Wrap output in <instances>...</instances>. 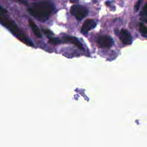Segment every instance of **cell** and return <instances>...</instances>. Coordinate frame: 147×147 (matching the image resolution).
<instances>
[{
	"label": "cell",
	"instance_id": "cell-1",
	"mask_svg": "<svg viewBox=\"0 0 147 147\" xmlns=\"http://www.w3.org/2000/svg\"><path fill=\"white\" fill-rule=\"evenodd\" d=\"M53 4L49 1H44L34 3L28 9L29 13L36 19L41 21L47 20L54 10Z\"/></svg>",
	"mask_w": 147,
	"mask_h": 147
},
{
	"label": "cell",
	"instance_id": "cell-2",
	"mask_svg": "<svg viewBox=\"0 0 147 147\" xmlns=\"http://www.w3.org/2000/svg\"><path fill=\"white\" fill-rule=\"evenodd\" d=\"M0 24L9 29L22 42L30 46L33 45L32 41L18 28L15 22L5 14H0Z\"/></svg>",
	"mask_w": 147,
	"mask_h": 147
},
{
	"label": "cell",
	"instance_id": "cell-3",
	"mask_svg": "<svg viewBox=\"0 0 147 147\" xmlns=\"http://www.w3.org/2000/svg\"><path fill=\"white\" fill-rule=\"evenodd\" d=\"M70 11L78 20H82L86 17L88 13V10L86 7L78 5H73L71 7Z\"/></svg>",
	"mask_w": 147,
	"mask_h": 147
},
{
	"label": "cell",
	"instance_id": "cell-4",
	"mask_svg": "<svg viewBox=\"0 0 147 147\" xmlns=\"http://www.w3.org/2000/svg\"><path fill=\"white\" fill-rule=\"evenodd\" d=\"M98 43L102 47L110 48L113 44V40L108 36H100L98 39Z\"/></svg>",
	"mask_w": 147,
	"mask_h": 147
},
{
	"label": "cell",
	"instance_id": "cell-5",
	"mask_svg": "<svg viewBox=\"0 0 147 147\" xmlns=\"http://www.w3.org/2000/svg\"><path fill=\"white\" fill-rule=\"evenodd\" d=\"M96 26V22L94 20L88 19L86 20L81 28V32L83 34L87 33L89 30L94 28Z\"/></svg>",
	"mask_w": 147,
	"mask_h": 147
},
{
	"label": "cell",
	"instance_id": "cell-6",
	"mask_svg": "<svg viewBox=\"0 0 147 147\" xmlns=\"http://www.w3.org/2000/svg\"><path fill=\"white\" fill-rule=\"evenodd\" d=\"M120 37L123 44L126 45L131 44L132 41L131 36L127 30H125L124 29H121L120 32Z\"/></svg>",
	"mask_w": 147,
	"mask_h": 147
},
{
	"label": "cell",
	"instance_id": "cell-7",
	"mask_svg": "<svg viewBox=\"0 0 147 147\" xmlns=\"http://www.w3.org/2000/svg\"><path fill=\"white\" fill-rule=\"evenodd\" d=\"M29 24L30 27L31 28L32 30L33 31L34 34L38 38H41L42 37V34L38 28V26L36 25V24L34 23L33 21L29 19Z\"/></svg>",
	"mask_w": 147,
	"mask_h": 147
},
{
	"label": "cell",
	"instance_id": "cell-8",
	"mask_svg": "<svg viewBox=\"0 0 147 147\" xmlns=\"http://www.w3.org/2000/svg\"><path fill=\"white\" fill-rule=\"evenodd\" d=\"M64 41H69V42L75 44L76 46H77L80 49H82V48H83L82 44L79 41V40L76 38H75L74 37L66 36L64 38Z\"/></svg>",
	"mask_w": 147,
	"mask_h": 147
},
{
	"label": "cell",
	"instance_id": "cell-9",
	"mask_svg": "<svg viewBox=\"0 0 147 147\" xmlns=\"http://www.w3.org/2000/svg\"><path fill=\"white\" fill-rule=\"evenodd\" d=\"M49 42L53 45H57L61 43V40L57 38H50Z\"/></svg>",
	"mask_w": 147,
	"mask_h": 147
},
{
	"label": "cell",
	"instance_id": "cell-10",
	"mask_svg": "<svg viewBox=\"0 0 147 147\" xmlns=\"http://www.w3.org/2000/svg\"><path fill=\"white\" fill-rule=\"evenodd\" d=\"M140 31L143 34H147V28L142 23L140 24Z\"/></svg>",
	"mask_w": 147,
	"mask_h": 147
},
{
	"label": "cell",
	"instance_id": "cell-11",
	"mask_svg": "<svg viewBox=\"0 0 147 147\" xmlns=\"http://www.w3.org/2000/svg\"><path fill=\"white\" fill-rule=\"evenodd\" d=\"M140 15L144 17H147V2L146 3V4L144 5V7L142 8L141 11L140 12Z\"/></svg>",
	"mask_w": 147,
	"mask_h": 147
},
{
	"label": "cell",
	"instance_id": "cell-12",
	"mask_svg": "<svg viewBox=\"0 0 147 147\" xmlns=\"http://www.w3.org/2000/svg\"><path fill=\"white\" fill-rule=\"evenodd\" d=\"M142 1V0H138L137 3L135 4V5H134V11L136 12L137 11L139 10Z\"/></svg>",
	"mask_w": 147,
	"mask_h": 147
},
{
	"label": "cell",
	"instance_id": "cell-13",
	"mask_svg": "<svg viewBox=\"0 0 147 147\" xmlns=\"http://www.w3.org/2000/svg\"><path fill=\"white\" fill-rule=\"evenodd\" d=\"M16 1L18 2H20L23 5H27L28 4V2L27 0H15Z\"/></svg>",
	"mask_w": 147,
	"mask_h": 147
},
{
	"label": "cell",
	"instance_id": "cell-14",
	"mask_svg": "<svg viewBox=\"0 0 147 147\" xmlns=\"http://www.w3.org/2000/svg\"><path fill=\"white\" fill-rule=\"evenodd\" d=\"M7 13V11L3 9L2 7L0 6V14H6Z\"/></svg>",
	"mask_w": 147,
	"mask_h": 147
},
{
	"label": "cell",
	"instance_id": "cell-15",
	"mask_svg": "<svg viewBox=\"0 0 147 147\" xmlns=\"http://www.w3.org/2000/svg\"><path fill=\"white\" fill-rule=\"evenodd\" d=\"M43 31H44V33H45V34H47V35H52V33L50 30H48V29H44V30H43Z\"/></svg>",
	"mask_w": 147,
	"mask_h": 147
},
{
	"label": "cell",
	"instance_id": "cell-16",
	"mask_svg": "<svg viewBox=\"0 0 147 147\" xmlns=\"http://www.w3.org/2000/svg\"><path fill=\"white\" fill-rule=\"evenodd\" d=\"M79 0H70V2H72V3H76V2H78Z\"/></svg>",
	"mask_w": 147,
	"mask_h": 147
}]
</instances>
